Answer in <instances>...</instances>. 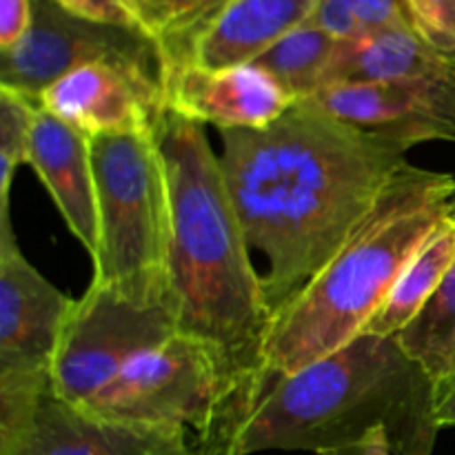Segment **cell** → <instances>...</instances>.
I'll return each mask as SVG.
<instances>
[{
    "label": "cell",
    "mask_w": 455,
    "mask_h": 455,
    "mask_svg": "<svg viewBox=\"0 0 455 455\" xmlns=\"http://www.w3.org/2000/svg\"><path fill=\"white\" fill-rule=\"evenodd\" d=\"M220 140L222 172L249 247L269 262L262 280L274 320L409 163V147L349 127L305 100L271 127L220 132Z\"/></svg>",
    "instance_id": "6da1fadb"
},
{
    "label": "cell",
    "mask_w": 455,
    "mask_h": 455,
    "mask_svg": "<svg viewBox=\"0 0 455 455\" xmlns=\"http://www.w3.org/2000/svg\"><path fill=\"white\" fill-rule=\"evenodd\" d=\"M387 431L394 455H431L435 382L394 338L358 333L293 373H258L196 443L212 455L327 453Z\"/></svg>",
    "instance_id": "7a4b0ae2"
},
{
    "label": "cell",
    "mask_w": 455,
    "mask_h": 455,
    "mask_svg": "<svg viewBox=\"0 0 455 455\" xmlns=\"http://www.w3.org/2000/svg\"><path fill=\"white\" fill-rule=\"evenodd\" d=\"M172 209L169 307L178 333L220 351L243 380L262 373L271 315L265 280L204 124L167 107L154 127Z\"/></svg>",
    "instance_id": "3957f363"
},
{
    "label": "cell",
    "mask_w": 455,
    "mask_h": 455,
    "mask_svg": "<svg viewBox=\"0 0 455 455\" xmlns=\"http://www.w3.org/2000/svg\"><path fill=\"white\" fill-rule=\"evenodd\" d=\"M449 218L453 173L404 164L327 267L275 315L262 371H300L363 333L413 253Z\"/></svg>",
    "instance_id": "277c9868"
},
{
    "label": "cell",
    "mask_w": 455,
    "mask_h": 455,
    "mask_svg": "<svg viewBox=\"0 0 455 455\" xmlns=\"http://www.w3.org/2000/svg\"><path fill=\"white\" fill-rule=\"evenodd\" d=\"M89 142L100 225L92 283L136 305L169 307L172 209L154 132Z\"/></svg>",
    "instance_id": "5b68a950"
},
{
    "label": "cell",
    "mask_w": 455,
    "mask_h": 455,
    "mask_svg": "<svg viewBox=\"0 0 455 455\" xmlns=\"http://www.w3.org/2000/svg\"><path fill=\"white\" fill-rule=\"evenodd\" d=\"M247 382L218 349L173 333L132 360L83 409L123 425L189 431L196 438L207 434Z\"/></svg>",
    "instance_id": "8992f818"
},
{
    "label": "cell",
    "mask_w": 455,
    "mask_h": 455,
    "mask_svg": "<svg viewBox=\"0 0 455 455\" xmlns=\"http://www.w3.org/2000/svg\"><path fill=\"white\" fill-rule=\"evenodd\" d=\"M178 333L169 307H142L105 284L89 283L74 302L52 364V389L84 407L124 367Z\"/></svg>",
    "instance_id": "52a82bcc"
},
{
    "label": "cell",
    "mask_w": 455,
    "mask_h": 455,
    "mask_svg": "<svg viewBox=\"0 0 455 455\" xmlns=\"http://www.w3.org/2000/svg\"><path fill=\"white\" fill-rule=\"evenodd\" d=\"M107 62L163 84L164 56L154 38L69 13L53 0H34L25 38L0 52V84L38 98L44 87L80 67Z\"/></svg>",
    "instance_id": "ba28073f"
},
{
    "label": "cell",
    "mask_w": 455,
    "mask_h": 455,
    "mask_svg": "<svg viewBox=\"0 0 455 455\" xmlns=\"http://www.w3.org/2000/svg\"><path fill=\"white\" fill-rule=\"evenodd\" d=\"M305 102L349 127L409 149L425 142H455V76L324 84Z\"/></svg>",
    "instance_id": "9c48e42d"
},
{
    "label": "cell",
    "mask_w": 455,
    "mask_h": 455,
    "mask_svg": "<svg viewBox=\"0 0 455 455\" xmlns=\"http://www.w3.org/2000/svg\"><path fill=\"white\" fill-rule=\"evenodd\" d=\"M74 302L22 256L12 220H0V376H52Z\"/></svg>",
    "instance_id": "30bf717a"
},
{
    "label": "cell",
    "mask_w": 455,
    "mask_h": 455,
    "mask_svg": "<svg viewBox=\"0 0 455 455\" xmlns=\"http://www.w3.org/2000/svg\"><path fill=\"white\" fill-rule=\"evenodd\" d=\"M163 96L169 111L218 132H260L296 105L291 93L253 62L227 69L164 62Z\"/></svg>",
    "instance_id": "8fae6325"
},
{
    "label": "cell",
    "mask_w": 455,
    "mask_h": 455,
    "mask_svg": "<svg viewBox=\"0 0 455 455\" xmlns=\"http://www.w3.org/2000/svg\"><path fill=\"white\" fill-rule=\"evenodd\" d=\"M36 102L89 140L151 133L164 109L163 84L107 62L60 76L38 93Z\"/></svg>",
    "instance_id": "7c38bea8"
},
{
    "label": "cell",
    "mask_w": 455,
    "mask_h": 455,
    "mask_svg": "<svg viewBox=\"0 0 455 455\" xmlns=\"http://www.w3.org/2000/svg\"><path fill=\"white\" fill-rule=\"evenodd\" d=\"M318 0H222L196 29L163 49L164 62L200 69L251 65L289 31L311 20Z\"/></svg>",
    "instance_id": "4fadbf2b"
},
{
    "label": "cell",
    "mask_w": 455,
    "mask_h": 455,
    "mask_svg": "<svg viewBox=\"0 0 455 455\" xmlns=\"http://www.w3.org/2000/svg\"><path fill=\"white\" fill-rule=\"evenodd\" d=\"M27 164L49 191L67 229L96 256L100 225L89 138L38 107Z\"/></svg>",
    "instance_id": "5bb4252c"
},
{
    "label": "cell",
    "mask_w": 455,
    "mask_h": 455,
    "mask_svg": "<svg viewBox=\"0 0 455 455\" xmlns=\"http://www.w3.org/2000/svg\"><path fill=\"white\" fill-rule=\"evenodd\" d=\"M182 434L189 431L145 429L107 420L49 389L29 429L0 455H158Z\"/></svg>",
    "instance_id": "9a60e30c"
},
{
    "label": "cell",
    "mask_w": 455,
    "mask_h": 455,
    "mask_svg": "<svg viewBox=\"0 0 455 455\" xmlns=\"http://www.w3.org/2000/svg\"><path fill=\"white\" fill-rule=\"evenodd\" d=\"M455 67L440 58L411 27H387L349 40H338L324 84L403 83L451 78Z\"/></svg>",
    "instance_id": "2e32d148"
},
{
    "label": "cell",
    "mask_w": 455,
    "mask_h": 455,
    "mask_svg": "<svg viewBox=\"0 0 455 455\" xmlns=\"http://www.w3.org/2000/svg\"><path fill=\"white\" fill-rule=\"evenodd\" d=\"M455 262V218L444 220L422 247L413 253L400 278L391 287L373 318L364 324L363 333L394 338L416 318L431 293L438 289Z\"/></svg>",
    "instance_id": "e0dca14e"
},
{
    "label": "cell",
    "mask_w": 455,
    "mask_h": 455,
    "mask_svg": "<svg viewBox=\"0 0 455 455\" xmlns=\"http://www.w3.org/2000/svg\"><path fill=\"white\" fill-rule=\"evenodd\" d=\"M395 340L435 387L451 376L455 369V262Z\"/></svg>",
    "instance_id": "ac0fdd59"
},
{
    "label": "cell",
    "mask_w": 455,
    "mask_h": 455,
    "mask_svg": "<svg viewBox=\"0 0 455 455\" xmlns=\"http://www.w3.org/2000/svg\"><path fill=\"white\" fill-rule=\"evenodd\" d=\"M336 44L338 40L331 34L320 29L314 22H305L280 38L253 65L274 76L291 93L293 100L300 102L323 87Z\"/></svg>",
    "instance_id": "d6986e66"
},
{
    "label": "cell",
    "mask_w": 455,
    "mask_h": 455,
    "mask_svg": "<svg viewBox=\"0 0 455 455\" xmlns=\"http://www.w3.org/2000/svg\"><path fill=\"white\" fill-rule=\"evenodd\" d=\"M38 102L12 87L0 84V220H12L13 176L27 164Z\"/></svg>",
    "instance_id": "ffe728a7"
},
{
    "label": "cell",
    "mask_w": 455,
    "mask_h": 455,
    "mask_svg": "<svg viewBox=\"0 0 455 455\" xmlns=\"http://www.w3.org/2000/svg\"><path fill=\"white\" fill-rule=\"evenodd\" d=\"M336 40L409 25L404 0H318L311 20Z\"/></svg>",
    "instance_id": "44dd1931"
},
{
    "label": "cell",
    "mask_w": 455,
    "mask_h": 455,
    "mask_svg": "<svg viewBox=\"0 0 455 455\" xmlns=\"http://www.w3.org/2000/svg\"><path fill=\"white\" fill-rule=\"evenodd\" d=\"M222 0H133L151 38L172 47L200 25Z\"/></svg>",
    "instance_id": "7402d4cb"
},
{
    "label": "cell",
    "mask_w": 455,
    "mask_h": 455,
    "mask_svg": "<svg viewBox=\"0 0 455 455\" xmlns=\"http://www.w3.org/2000/svg\"><path fill=\"white\" fill-rule=\"evenodd\" d=\"M411 29L455 67V0H404Z\"/></svg>",
    "instance_id": "603a6c76"
},
{
    "label": "cell",
    "mask_w": 455,
    "mask_h": 455,
    "mask_svg": "<svg viewBox=\"0 0 455 455\" xmlns=\"http://www.w3.org/2000/svg\"><path fill=\"white\" fill-rule=\"evenodd\" d=\"M53 3L60 4L74 16L149 36L133 0H53Z\"/></svg>",
    "instance_id": "cb8c5ba5"
},
{
    "label": "cell",
    "mask_w": 455,
    "mask_h": 455,
    "mask_svg": "<svg viewBox=\"0 0 455 455\" xmlns=\"http://www.w3.org/2000/svg\"><path fill=\"white\" fill-rule=\"evenodd\" d=\"M34 22V0H0V52L16 47Z\"/></svg>",
    "instance_id": "d4e9b609"
},
{
    "label": "cell",
    "mask_w": 455,
    "mask_h": 455,
    "mask_svg": "<svg viewBox=\"0 0 455 455\" xmlns=\"http://www.w3.org/2000/svg\"><path fill=\"white\" fill-rule=\"evenodd\" d=\"M435 420L440 429H455V371L435 387Z\"/></svg>",
    "instance_id": "484cf974"
},
{
    "label": "cell",
    "mask_w": 455,
    "mask_h": 455,
    "mask_svg": "<svg viewBox=\"0 0 455 455\" xmlns=\"http://www.w3.org/2000/svg\"><path fill=\"white\" fill-rule=\"evenodd\" d=\"M323 455H394V449H391L389 435L387 431H373L367 438H363L360 443L349 444V447L336 449V451H327Z\"/></svg>",
    "instance_id": "4316f807"
},
{
    "label": "cell",
    "mask_w": 455,
    "mask_h": 455,
    "mask_svg": "<svg viewBox=\"0 0 455 455\" xmlns=\"http://www.w3.org/2000/svg\"><path fill=\"white\" fill-rule=\"evenodd\" d=\"M158 455H198V449H196L194 435L182 434L178 438H173L167 447L163 449Z\"/></svg>",
    "instance_id": "83f0119b"
},
{
    "label": "cell",
    "mask_w": 455,
    "mask_h": 455,
    "mask_svg": "<svg viewBox=\"0 0 455 455\" xmlns=\"http://www.w3.org/2000/svg\"><path fill=\"white\" fill-rule=\"evenodd\" d=\"M453 371H455V369H453Z\"/></svg>",
    "instance_id": "f1b7e54d"
},
{
    "label": "cell",
    "mask_w": 455,
    "mask_h": 455,
    "mask_svg": "<svg viewBox=\"0 0 455 455\" xmlns=\"http://www.w3.org/2000/svg\"><path fill=\"white\" fill-rule=\"evenodd\" d=\"M198 455H200V453H198Z\"/></svg>",
    "instance_id": "f546056e"
}]
</instances>
